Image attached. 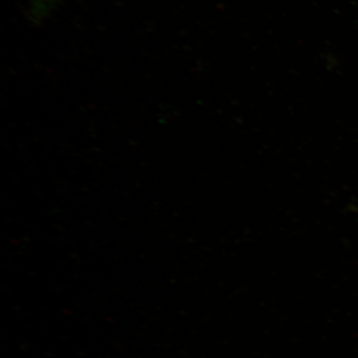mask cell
I'll return each mask as SVG.
<instances>
[]
</instances>
